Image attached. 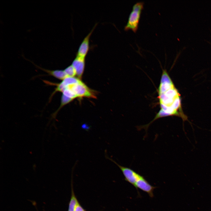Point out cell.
Wrapping results in <instances>:
<instances>
[{
	"instance_id": "5",
	"label": "cell",
	"mask_w": 211,
	"mask_h": 211,
	"mask_svg": "<svg viewBox=\"0 0 211 211\" xmlns=\"http://www.w3.org/2000/svg\"><path fill=\"white\" fill-rule=\"evenodd\" d=\"M97 24V23L95 24L92 30L82 41L79 48L76 56L85 58L89 50L90 37Z\"/></svg>"
},
{
	"instance_id": "8",
	"label": "cell",
	"mask_w": 211,
	"mask_h": 211,
	"mask_svg": "<svg viewBox=\"0 0 211 211\" xmlns=\"http://www.w3.org/2000/svg\"><path fill=\"white\" fill-rule=\"evenodd\" d=\"M36 66L37 67L47 72L48 75L53 76L59 80H63L68 77L64 70H49L44 69Z\"/></svg>"
},
{
	"instance_id": "9",
	"label": "cell",
	"mask_w": 211,
	"mask_h": 211,
	"mask_svg": "<svg viewBox=\"0 0 211 211\" xmlns=\"http://www.w3.org/2000/svg\"><path fill=\"white\" fill-rule=\"evenodd\" d=\"M78 202V201L73 192H72L69 203L68 211H74L76 206Z\"/></svg>"
},
{
	"instance_id": "10",
	"label": "cell",
	"mask_w": 211,
	"mask_h": 211,
	"mask_svg": "<svg viewBox=\"0 0 211 211\" xmlns=\"http://www.w3.org/2000/svg\"><path fill=\"white\" fill-rule=\"evenodd\" d=\"M64 70L68 77H74L76 75V71L72 65L67 67Z\"/></svg>"
},
{
	"instance_id": "3",
	"label": "cell",
	"mask_w": 211,
	"mask_h": 211,
	"mask_svg": "<svg viewBox=\"0 0 211 211\" xmlns=\"http://www.w3.org/2000/svg\"><path fill=\"white\" fill-rule=\"evenodd\" d=\"M143 6V2H137L133 6L127 23L124 27L125 30L131 29L135 33L136 32Z\"/></svg>"
},
{
	"instance_id": "6",
	"label": "cell",
	"mask_w": 211,
	"mask_h": 211,
	"mask_svg": "<svg viewBox=\"0 0 211 211\" xmlns=\"http://www.w3.org/2000/svg\"><path fill=\"white\" fill-rule=\"evenodd\" d=\"M135 187L137 190L138 188L146 192L150 197H153V192L155 187L149 184L143 176H142L137 181Z\"/></svg>"
},
{
	"instance_id": "11",
	"label": "cell",
	"mask_w": 211,
	"mask_h": 211,
	"mask_svg": "<svg viewBox=\"0 0 211 211\" xmlns=\"http://www.w3.org/2000/svg\"><path fill=\"white\" fill-rule=\"evenodd\" d=\"M74 211H85V210L78 202L76 206Z\"/></svg>"
},
{
	"instance_id": "12",
	"label": "cell",
	"mask_w": 211,
	"mask_h": 211,
	"mask_svg": "<svg viewBox=\"0 0 211 211\" xmlns=\"http://www.w3.org/2000/svg\"><path fill=\"white\" fill-rule=\"evenodd\" d=\"M81 128L83 129L88 131L90 129V127L87 125L84 124L82 125Z\"/></svg>"
},
{
	"instance_id": "4",
	"label": "cell",
	"mask_w": 211,
	"mask_h": 211,
	"mask_svg": "<svg viewBox=\"0 0 211 211\" xmlns=\"http://www.w3.org/2000/svg\"><path fill=\"white\" fill-rule=\"evenodd\" d=\"M106 155V157L107 159L113 162L120 168L124 175L125 180L135 186L137 181L142 176L130 168L120 165L108 156L107 154Z\"/></svg>"
},
{
	"instance_id": "2",
	"label": "cell",
	"mask_w": 211,
	"mask_h": 211,
	"mask_svg": "<svg viewBox=\"0 0 211 211\" xmlns=\"http://www.w3.org/2000/svg\"><path fill=\"white\" fill-rule=\"evenodd\" d=\"M61 90L64 88L70 90L77 98H96V92L90 89L81 80L76 83L68 84L61 83Z\"/></svg>"
},
{
	"instance_id": "7",
	"label": "cell",
	"mask_w": 211,
	"mask_h": 211,
	"mask_svg": "<svg viewBox=\"0 0 211 211\" xmlns=\"http://www.w3.org/2000/svg\"><path fill=\"white\" fill-rule=\"evenodd\" d=\"M72 65L76 71L77 78L81 79L84 69L85 58L76 56Z\"/></svg>"
},
{
	"instance_id": "1",
	"label": "cell",
	"mask_w": 211,
	"mask_h": 211,
	"mask_svg": "<svg viewBox=\"0 0 211 211\" xmlns=\"http://www.w3.org/2000/svg\"><path fill=\"white\" fill-rule=\"evenodd\" d=\"M166 86L161 82L165 88L160 84L159 89V96L161 110L156 115L154 120L162 117L170 115H177L182 118V116L178 111L180 108L181 99L179 94L175 88L171 80L167 74L166 80L163 76Z\"/></svg>"
}]
</instances>
